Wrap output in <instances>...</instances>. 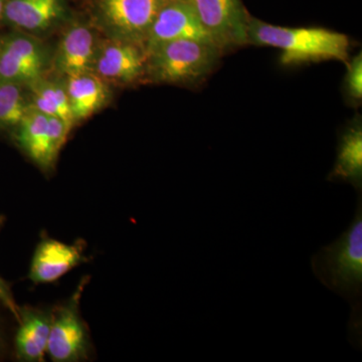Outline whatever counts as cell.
I'll return each mask as SVG.
<instances>
[{"label":"cell","mask_w":362,"mask_h":362,"mask_svg":"<svg viewBox=\"0 0 362 362\" xmlns=\"http://www.w3.org/2000/svg\"><path fill=\"white\" fill-rule=\"evenodd\" d=\"M146 61L142 45L113 37L97 45L90 71L105 83L127 84L144 77Z\"/></svg>","instance_id":"cell-7"},{"label":"cell","mask_w":362,"mask_h":362,"mask_svg":"<svg viewBox=\"0 0 362 362\" xmlns=\"http://www.w3.org/2000/svg\"><path fill=\"white\" fill-rule=\"evenodd\" d=\"M97 45L94 33L89 28L71 26L59 42L56 56L57 69L66 77L92 71Z\"/></svg>","instance_id":"cell-11"},{"label":"cell","mask_w":362,"mask_h":362,"mask_svg":"<svg viewBox=\"0 0 362 362\" xmlns=\"http://www.w3.org/2000/svg\"><path fill=\"white\" fill-rule=\"evenodd\" d=\"M32 92V105L47 116L58 117L71 130L74 121L65 86L47 82L42 78L28 85Z\"/></svg>","instance_id":"cell-17"},{"label":"cell","mask_w":362,"mask_h":362,"mask_svg":"<svg viewBox=\"0 0 362 362\" xmlns=\"http://www.w3.org/2000/svg\"><path fill=\"white\" fill-rule=\"evenodd\" d=\"M223 54L206 40H171L147 52L144 77L158 84L197 85L213 73Z\"/></svg>","instance_id":"cell-3"},{"label":"cell","mask_w":362,"mask_h":362,"mask_svg":"<svg viewBox=\"0 0 362 362\" xmlns=\"http://www.w3.org/2000/svg\"><path fill=\"white\" fill-rule=\"evenodd\" d=\"M6 0H0V18H4V6H6Z\"/></svg>","instance_id":"cell-21"},{"label":"cell","mask_w":362,"mask_h":362,"mask_svg":"<svg viewBox=\"0 0 362 362\" xmlns=\"http://www.w3.org/2000/svg\"><path fill=\"white\" fill-rule=\"evenodd\" d=\"M23 87L21 83L0 81V127L16 129L32 109Z\"/></svg>","instance_id":"cell-18"},{"label":"cell","mask_w":362,"mask_h":362,"mask_svg":"<svg viewBox=\"0 0 362 362\" xmlns=\"http://www.w3.org/2000/svg\"><path fill=\"white\" fill-rule=\"evenodd\" d=\"M178 40L211 42L197 16L192 0L166 2L150 26L144 47L147 52L157 45Z\"/></svg>","instance_id":"cell-8"},{"label":"cell","mask_w":362,"mask_h":362,"mask_svg":"<svg viewBox=\"0 0 362 362\" xmlns=\"http://www.w3.org/2000/svg\"><path fill=\"white\" fill-rule=\"evenodd\" d=\"M86 261L83 242L70 245L44 238L33 255L30 279L37 284L54 282Z\"/></svg>","instance_id":"cell-10"},{"label":"cell","mask_w":362,"mask_h":362,"mask_svg":"<svg viewBox=\"0 0 362 362\" xmlns=\"http://www.w3.org/2000/svg\"><path fill=\"white\" fill-rule=\"evenodd\" d=\"M64 11L62 0H6L4 18L23 30L37 32L56 23Z\"/></svg>","instance_id":"cell-16"},{"label":"cell","mask_w":362,"mask_h":362,"mask_svg":"<svg viewBox=\"0 0 362 362\" xmlns=\"http://www.w3.org/2000/svg\"><path fill=\"white\" fill-rule=\"evenodd\" d=\"M330 182L354 185L358 192L362 187V126L356 120L343 131L337 147V158L328 176Z\"/></svg>","instance_id":"cell-15"},{"label":"cell","mask_w":362,"mask_h":362,"mask_svg":"<svg viewBox=\"0 0 362 362\" xmlns=\"http://www.w3.org/2000/svg\"><path fill=\"white\" fill-rule=\"evenodd\" d=\"M66 90L75 122L96 113L108 99L107 83L93 71L68 76Z\"/></svg>","instance_id":"cell-13"},{"label":"cell","mask_w":362,"mask_h":362,"mask_svg":"<svg viewBox=\"0 0 362 362\" xmlns=\"http://www.w3.org/2000/svg\"><path fill=\"white\" fill-rule=\"evenodd\" d=\"M209 40L223 54L249 45L250 14L240 0H192Z\"/></svg>","instance_id":"cell-5"},{"label":"cell","mask_w":362,"mask_h":362,"mask_svg":"<svg viewBox=\"0 0 362 362\" xmlns=\"http://www.w3.org/2000/svg\"><path fill=\"white\" fill-rule=\"evenodd\" d=\"M247 40L249 45L280 49L281 63L285 66L328 59L346 63L351 45L344 33L322 28H284L251 16Z\"/></svg>","instance_id":"cell-2"},{"label":"cell","mask_w":362,"mask_h":362,"mask_svg":"<svg viewBox=\"0 0 362 362\" xmlns=\"http://www.w3.org/2000/svg\"><path fill=\"white\" fill-rule=\"evenodd\" d=\"M16 140L28 157L42 169L54 165L57 156L49 140V116L37 109H30L16 127Z\"/></svg>","instance_id":"cell-14"},{"label":"cell","mask_w":362,"mask_h":362,"mask_svg":"<svg viewBox=\"0 0 362 362\" xmlns=\"http://www.w3.org/2000/svg\"><path fill=\"white\" fill-rule=\"evenodd\" d=\"M166 0H99V13L114 39L144 47L150 26Z\"/></svg>","instance_id":"cell-6"},{"label":"cell","mask_w":362,"mask_h":362,"mask_svg":"<svg viewBox=\"0 0 362 362\" xmlns=\"http://www.w3.org/2000/svg\"><path fill=\"white\" fill-rule=\"evenodd\" d=\"M86 285L87 279L84 278L70 299L52 313L47 354L54 361H80L89 356V334L80 313L81 297Z\"/></svg>","instance_id":"cell-4"},{"label":"cell","mask_w":362,"mask_h":362,"mask_svg":"<svg viewBox=\"0 0 362 362\" xmlns=\"http://www.w3.org/2000/svg\"><path fill=\"white\" fill-rule=\"evenodd\" d=\"M166 1H173V0H166Z\"/></svg>","instance_id":"cell-22"},{"label":"cell","mask_w":362,"mask_h":362,"mask_svg":"<svg viewBox=\"0 0 362 362\" xmlns=\"http://www.w3.org/2000/svg\"><path fill=\"white\" fill-rule=\"evenodd\" d=\"M315 277L330 291L349 302V341L356 349L362 342V197L357 199L354 218L349 228L311 258Z\"/></svg>","instance_id":"cell-1"},{"label":"cell","mask_w":362,"mask_h":362,"mask_svg":"<svg viewBox=\"0 0 362 362\" xmlns=\"http://www.w3.org/2000/svg\"><path fill=\"white\" fill-rule=\"evenodd\" d=\"M20 324L16 335V352L23 361H44L51 330L52 313L39 309H20Z\"/></svg>","instance_id":"cell-12"},{"label":"cell","mask_w":362,"mask_h":362,"mask_svg":"<svg viewBox=\"0 0 362 362\" xmlns=\"http://www.w3.org/2000/svg\"><path fill=\"white\" fill-rule=\"evenodd\" d=\"M45 66V52L33 37L13 35L0 45V81L30 85L42 78Z\"/></svg>","instance_id":"cell-9"},{"label":"cell","mask_w":362,"mask_h":362,"mask_svg":"<svg viewBox=\"0 0 362 362\" xmlns=\"http://www.w3.org/2000/svg\"><path fill=\"white\" fill-rule=\"evenodd\" d=\"M4 218L0 216V230L4 226ZM0 303L4 305L7 310L13 314L14 318L18 321V319H20L21 307H18V304H16L13 292H11V286L1 277H0Z\"/></svg>","instance_id":"cell-20"},{"label":"cell","mask_w":362,"mask_h":362,"mask_svg":"<svg viewBox=\"0 0 362 362\" xmlns=\"http://www.w3.org/2000/svg\"><path fill=\"white\" fill-rule=\"evenodd\" d=\"M347 63L345 76V90L352 101H361L362 99V54L359 52Z\"/></svg>","instance_id":"cell-19"}]
</instances>
